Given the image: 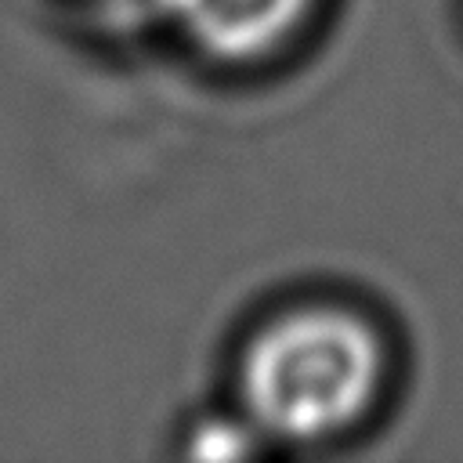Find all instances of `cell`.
<instances>
[{
  "label": "cell",
  "mask_w": 463,
  "mask_h": 463,
  "mask_svg": "<svg viewBox=\"0 0 463 463\" xmlns=\"http://www.w3.org/2000/svg\"><path fill=\"white\" fill-rule=\"evenodd\" d=\"M387 351L373 322L351 307L307 304L253 333L239 365L246 420L268 441H329L376 402Z\"/></svg>",
  "instance_id": "1"
},
{
  "label": "cell",
  "mask_w": 463,
  "mask_h": 463,
  "mask_svg": "<svg viewBox=\"0 0 463 463\" xmlns=\"http://www.w3.org/2000/svg\"><path fill=\"white\" fill-rule=\"evenodd\" d=\"M315 0H159L195 51L224 65H246L286 47Z\"/></svg>",
  "instance_id": "2"
},
{
  "label": "cell",
  "mask_w": 463,
  "mask_h": 463,
  "mask_svg": "<svg viewBox=\"0 0 463 463\" xmlns=\"http://www.w3.org/2000/svg\"><path fill=\"white\" fill-rule=\"evenodd\" d=\"M101 4H116V7H134V11H156V14H159V0H101Z\"/></svg>",
  "instance_id": "4"
},
{
  "label": "cell",
  "mask_w": 463,
  "mask_h": 463,
  "mask_svg": "<svg viewBox=\"0 0 463 463\" xmlns=\"http://www.w3.org/2000/svg\"><path fill=\"white\" fill-rule=\"evenodd\" d=\"M260 441H268V438L250 420H242V423L210 420V423L192 430L188 452L192 456H206V459H235V456H253L260 449Z\"/></svg>",
  "instance_id": "3"
}]
</instances>
